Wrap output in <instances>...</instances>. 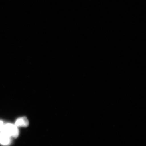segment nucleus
Returning a JSON list of instances; mask_svg holds the SVG:
<instances>
[{
  "label": "nucleus",
  "instance_id": "f257e3e1",
  "mask_svg": "<svg viewBox=\"0 0 146 146\" xmlns=\"http://www.w3.org/2000/svg\"><path fill=\"white\" fill-rule=\"evenodd\" d=\"M2 131L7 134L11 138L13 137L16 138L19 134L18 127L16 126L15 124L11 123L5 124L4 127Z\"/></svg>",
  "mask_w": 146,
  "mask_h": 146
},
{
  "label": "nucleus",
  "instance_id": "f03ea898",
  "mask_svg": "<svg viewBox=\"0 0 146 146\" xmlns=\"http://www.w3.org/2000/svg\"><path fill=\"white\" fill-rule=\"evenodd\" d=\"M11 142V137L5 132H0V144L3 145H8Z\"/></svg>",
  "mask_w": 146,
  "mask_h": 146
},
{
  "label": "nucleus",
  "instance_id": "7ed1b4c3",
  "mask_svg": "<svg viewBox=\"0 0 146 146\" xmlns=\"http://www.w3.org/2000/svg\"><path fill=\"white\" fill-rule=\"evenodd\" d=\"M17 127H27L29 125L28 119L26 117H22L18 118L16 120L15 123Z\"/></svg>",
  "mask_w": 146,
  "mask_h": 146
},
{
  "label": "nucleus",
  "instance_id": "20e7f679",
  "mask_svg": "<svg viewBox=\"0 0 146 146\" xmlns=\"http://www.w3.org/2000/svg\"><path fill=\"white\" fill-rule=\"evenodd\" d=\"M5 124L2 121H0V132L3 131V129L4 127Z\"/></svg>",
  "mask_w": 146,
  "mask_h": 146
}]
</instances>
